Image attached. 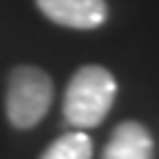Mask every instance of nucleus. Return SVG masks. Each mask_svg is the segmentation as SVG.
Returning a JSON list of instances; mask_svg holds the SVG:
<instances>
[{
  "mask_svg": "<svg viewBox=\"0 0 159 159\" xmlns=\"http://www.w3.org/2000/svg\"><path fill=\"white\" fill-rule=\"evenodd\" d=\"M117 101V80L101 64H85L69 77L64 90V119L74 130L98 127Z\"/></svg>",
  "mask_w": 159,
  "mask_h": 159,
  "instance_id": "1",
  "label": "nucleus"
},
{
  "mask_svg": "<svg viewBox=\"0 0 159 159\" xmlns=\"http://www.w3.org/2000/svg\"><path fill=\"white\" fill-rule=\"evenodd\" d=\"M53 103V80L34 64H19L6 80V119L16 130L37 127Z\"/></svg>",
  "mask_w": 159,
  "mask_h": 159,
  "instance_id": "2",
  "label": "nucleus"
},
{
  "mask_svg": "<svg viewBox=\"0 0 159 159\" xmlns=\"http://www.w3.org/2000/svg\"><path fill=\"white\" fill-rule=\"evenodd\" d=\"M34 6L48 21L66 29H98L109 19L106 0H34Z\"/></svg>",
  "mask_w": 159,
  "mask_h": 159,
  "instance_id": "3",
  "label": "nucleus"
},
{
  "mask_svg": "<svg viewBox=\"0 0 159 159\" xmlns=\"http://www.w3.org/2000/svg\"><path fill=\"white\" fill-rule=\"evenodd\" d=\"M154 135L143 122L125 119L111 130L101 159H154Z\"/></svg>",
  "mask_w": 159,
  "mask_h": 159,
  "instance_id": "4",
  "label": "nucleus"
},
{
  "mask_svg": "<svg viewBox=\"0 0 159 159\" xmlns=\"http://www.w3.org/2000/svg\"><path fill=\"white\" fill-rule=\"evenodd\" d=\"M40 159H93V141L82 130L64 133L40 154Z\"/></svg>",
  "mask_w": 159,
  "mask_h": 159,
  "instance_id": "5",
  "label": "nucleus"
}]
</instances>
